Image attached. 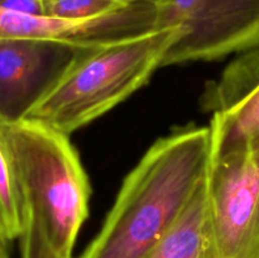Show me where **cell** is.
<instances>
[{
  "instance_id": "8fae6325",
  "label": "cell",
  "mask_w": 259,
  "mask_h": 258,
  "mask_svg": "<svg viewBox=\"0 0 259 258\" xmlns=\"http://www.w3.org/2000/svg\"><path fill=\"white\" fill-rule=\"evenodd\" d=\"M19 239L22 258H58L38 225L29 217H25L24 229Z\"/></svg>"
},
{
  "instance_id": "ba28073f",
  "label": "cell",
  "mask_w": 259,
  "mask_h": 258,
  "mask_svg": "<svg viewBox=\"0 0 259 258\" xmlns=\"http://www.w3.org/2000/svg\"><path fill=\"white\" fill-rule=\"evenodd\" d=\"M147 258H219L209 227L206 177L186 211Z\"/></svg>"
},
{
  "instance_id": "5b68a950",
  "label": "cell",
  "mask_w": 259,
  "mask_h": 258,
  "mask_svg": "<svg viewBox=\"0 0 259 258\" xmlns=\"http://www.w3.org/2000/svg\"><path fill=\"white\" fill-rule=\"evenodd\" d=\"M207 215L219 258H259V158L249 151L211 157Z\"/></svg>"
},
{
  "instance_id": "30bf717a",
  "label": "cell",
  "mask_w": 259,
  "mask_h": 258,
  "mask_svg": "<svg viewBox=\"0 0 259 258\" xmlns=\"http://www.w3.org/2000/svg\"><path fill=\"white\" fill-rule=\"evenodd\" d=\"M43 15L60 19H90L126 7L136 0H39Z\"/></svg>"
},
{
  "instance_id": "52a82bcc",
  "label": "cell",
  "mask_w": 259,
  "mask_h": 258,
  "mask_svg": "<svg viewBox=\"0 0 259 258\" xmlns=\"http://www.w3.org/2000/svg\"><path fill=\"white\" fill-rule=\"evenodd\" d=\"M202 106L212 113L211 157L249 151L259 158V48L228 65L205 90Z\"/></svg>"
},
{
  "instance_id": "7a4b0ae2",
  "label": "cell",
  "mask_w": 259,
  "mask_h": 258,
  "mask_svg": "<svg viewBox=\"0 0 259 258\" xmlns=\"http://www.w3.org/2000/svg\"><path fill=\"white\" fill-rule=\"evenodd\" d=\"M177 35V28H166L86 48L24 119L70 137L146 85Z\"/></svg>"
},
{
  "instance_id": "9c48e42d",
  "label": "cell",
  "mask_w": 259,
  "mask_h": 258,
  "mask_svg": "<svg viewBox=\"0 0 259 258\" xmlns=\"http://www.w3.org/2000/svg\"><path fill=\"white\" fill-rule=\"evenodd\" d=\"M25 211L12 149L0 120V233L8 240L19 238L24 229Z\"/></svg>"
},
{
  "instance_id": "9a60e30c",
  "label": "cell",
  "mask_w": 259,
  "mask_h": 258,
  "mask_svg": "<svg viewBox=\"0 0 259 258\" xmlns=\"http://www.w3.org/2000/svg\"><path fill=\"white\" fill-rule=\"evenodd\" d=\"M3 2V0H0V3H2Z\"/></svg>"
},
{
  "instance_id": "4fadbf2b",
  "label": "cell",
  "mask_w": 259,
  "mask_h": 258,
  "mask_svg": "<svg viewBox=\"0 0 259 258\" xmlns=\"http://www.w3.org/2000/svg\"><path fill=\"white\" fill-rule=\"evenodd\" d=\"M8 242H9V240L0 233V258H9V253H8Z\"/></svg>"
},
{
  "instance_id": "7c38bea8",
  "label": "cell",
  "mask_w": 259,
  "mask_h": 258,
  "mask_svg": "<svg viewBox=\"0 0 259 258\" xmlns=\"http://www.w3.org/2000/svg\"><path fill=\"white\" fill-rule=\"evenodd\" d=\"M0 5L23 14L43 15L39 0H3Z\"/></svg>"
},
{
  "instance_id": "6da1fadb",
  "label": "cell",
  "mask_w": 259,
  "mask_h": 258,
  "mask_svg": "<svg viewBox=\"0 0 259 258\" xmlns=\"http://www.w3.org/2000/svg\"><path fill=\"white\" fill-rule=\"evenodd\" d=\"M211 159L209 126L159 138L125 177L103 228L80 258H147L182 217Z\"/></svg>"
},
{
  "instance_id": "3957f363",
  "label": "cell",
  "mask_w": 259,
  "mask_h": 258,
  "mask_svg": "<svg viewBox=\"0 0 259 258\" xmlns=\"http://www.w3.org/2000/svg\"><path fill=\"white\" fill-rule=\"evenodd\" d=\"M3 125L25 217L38 225L58 258H72L91 194L77 152L68 136L38 121L22 119Z\"/></svg>"
},
{
  "instance_id": "5bb4252c",
  "label": "cell",
  "mask_w": 259,
  "mask_h": 258,
  "mask_svg": "<svg viewBox=\"0 0 259 258\" xmlns=\"http://www.w3.org/2000/svg\"><path fill=\"white\" fill-rule=\"evenodd\" d=\"M143 2L153 3V4H161V3H162V2H164V0H143Z\"/></svg>"
},
{
  "instance_id": "8992f818",
  "label": "cell",
  "mask_w": 259,
  "mask_h": 258,
  "mask_svg": "<svg viewBox=\"0 0 259 258\" xmlns=\"http://www.w3.org/2000/svg\"><path fill=\"white\" fill-rule=\"evenodd\" d=\"M83 50L53 40L0 39V120L24 119Z\"/></svg>"
},
{
  "instance_id": "277c9868",
  "label": "cell",
  "mask_w": 259,
  "mask_h": 258,
  "mask_svg": "<svg viewBox=\"0 0 259 258\" xmlns=\"http://www.w3.org/2000/svg\"><path fill=\"white\" fill-rule=\"evenodd\" d=\"M158 28H177L162 67L259 48V0H164Z\"/></svg>"
}]
</instances>
